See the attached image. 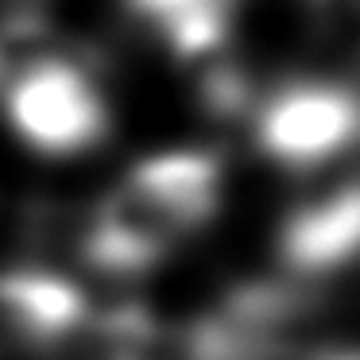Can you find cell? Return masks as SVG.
I'll return each mask as SVG.
<instances>
[{
	"label": "cell",
	"instance_id": "obj_1",
	"mask_svg": "<svg viewBox=\"0 0 360 360\" xmlns=\"http://www.w3.org/2000/svg\"><path fill=\"white\" fill-rule=\"evenodd\" d=\"M225 202V163L205 148H174L132 163L94 205L82 259L112 279H136L194 240Z\"/></svg>",
	"mask_w": 360,
	"mask_h": 360
},
{
	"label": "cell",
	"instance_id": "obj_2",
	"mask_svg": "<svg viewBox=\"0 0 360 360\" xmlns=\"http://www.w3.org/2000/svg\"><path fill=\"white\" fill-rule=\"evenodd\" d=\"M8 132L39 159H78L112 132V101L97 70L55 39L35 47L0 78Z\"/></svg>",
	"mask_w": 360,
	"mask_h": 360
},
{
	"label": "cell",
	"instance_id": "obj_3",
	"mask_svg": "<svg viewBox=\"0 0 360 360\" xmlns=\"http://www.w3.org/2000/svg\"><path fill=\"white\" fill-rule=\"evenodd\" d=\"M252 143L279 171H321L360 148V86L287 78L252 105Z\"/></svg>",
	"mask_w": 360,
	"mask_h": 360
},
{
	"label": "cell",
	"instance_id": "obj_4",
	"mask_svg": "<svg viewBox=\"0 0 360 360\" xmlns=\"http://www.w3.org/2000/svg\"><path fill=\"white\" fill-rule=\"evenodd\" d=\"M279 279L314 290L360 264V174L298 198L275 233Z\"/></svg>",
	"mask_w": 360,
	"mask_h": 360
},
{
	"label": "cell",
	"instance_id": "obj_5",
	"mask_svg": "<svg viewBox=\"0 0 360 360\" xmlns=\"http://www.w3.org/2000/svg\"><path fill=\"white\" fill-rule=\"evenodd\" d=\"M101 310L74 279L43 267L0 271V337L35 356L86 352Z\"/></svg>",
	"mask_w": 360,
	"mask_h": 360
},
{
	"label": "cell",
	"instance_id": "obj_6",
	"mask_svg": "<svg viewBox=\"0 0 360 360\" xmlns=\"http://www.w3.org/2000/svg\"><path fill=\"white\" fill-rule=\"evenodd\" d=\"M136 27L174 63H213L240 24L244 0H120Z\"/></svg>",
	"mask_w": 360,
	"mask_h": 360
},
{
	"label": "cell",
	"instance_id": "obj_7",
	"mask_svg": "<svg viewBox=\"0 0 360 360\" xmlns=\"http://www.w3.org/2000/svg\"><path fill=\"white\" fill-rule=\"evenodd\" d=\"M302 8L321 47L360 66V0H302Z\"/></svg>",
	"mask_w": 360,
	"mask_h": 360
},
{
	"label": "cell",
	"instance_id": "obj_8",
	"mask_svg": "<svg viewBox=\"0 0 360 360\" xmlns=\"http://www.w3.org/2000/svg\"><path fill=\"white\" fill-rule=\"evenodd\" d=\"M314 360H360V349H329V352H318Z\"/></svg>",
	"mask_w": 360,
	"mask_h": 360
}]
</instances>
